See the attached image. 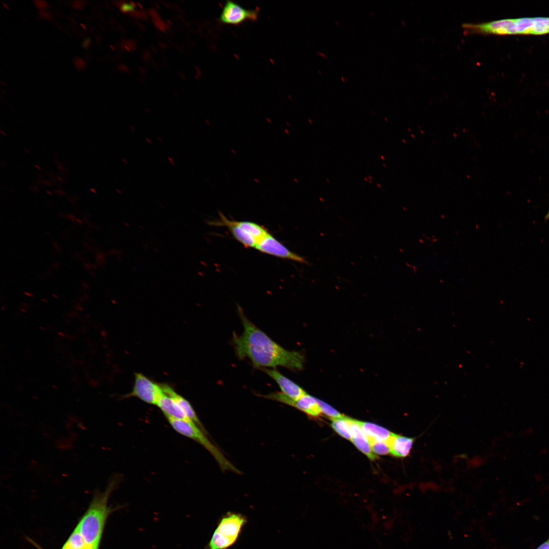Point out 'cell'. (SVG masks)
I'll return each mask as SVG.
<instances>
[{
  "label": "cell",
  "mask_w": 549,
  "mask_h": 549,
  "mask_svg": "<svg viewBox=\"0 0 549 549\" xmlns=\"http://www.w3.org/2000/svg\"><path fill=\"white\" fill-rule=\"evenodd\" d=\"M317 53H318V54L319 55H320V56H321L322 57H324V58H327V57H326V55H325V54L324 53H323V52H317Z\"/></svg>",
  "instance_id": "f546056e"
},
{
  "label": "cell",
  "mask_w": 549,
  "mask_h": 549,
  "mask_svg": "<svg viewBox=\"0 0 549 549\" xmlns=\"http://www.w3.org/2000/svg\"><path fill=\"white\" fill-rule=\"evenodd\" d=\"M119 480L118 476H114L104 491L95 492L88 510L76 527L89 549L98 548L106 518L110 512L108 500Z\"/></svg>",
  "instance_id": "7a4b0ae2"
},
{
  "label": "cell",
  "mask_w": 549,
  "mask_h": 549,
  "mask_svg": "<svg viewBox=\"0 0 549 549\" xmlns=\"http://www.w3.org/2000/svg\"><path fill=\"white\" fill-rule=\"evenodd\" d=\"M247 522L241 514L228 512L220 520L215 529L207 549H227L233 545Z\"/></svg>",
  "instance_id": "277c9868"
},
{
  "label": "cell",
  "mask_w": 549,
  "mask_h": 549,
  "mask_svg": "<svg viewBox=\"0 0 549 549\" xmlns=\"http://www.w3.org/2000/svg\"><path fill=\"white\" fill-rule=\"evenodd\" d=\"M346 416L332 419L331 426L340 436L348 440L352 439V435L349 423Z\"/></svg>",
  "instance_id": "e0dca14e"
},
{
  "label": "cell",
  "mask_w": 549,
  "mask_h": 549,
  "mask_svg": "<svg viewBox=\"0 0 549 549\" xmlns=\"http://www.w3.org/2000/svg\"><path fill=\"white\" fill-rule=\"evenodd\" d=\"M163 385L165 390L173 398L187 418L191 421L195 423L207 434V432L190 403L185 398L177 393L170 386L165 384H163Z\"/></svg>",
  "instance_id": "5bb4252c"
},
{
  "label": "cell",
  "mask_w": 549,
  "mask_h": 549,
  "mask_svg": "<svg viewBox=\"0 0 549 549\" xmlns=\"http://www.w3.org/2000/svg\"><path fill=\"white\" fill-rule=\"evenodd\" d=\"M549 540V539H548Z\"/></svg>",
  "instance_id": "74e56055"
},
{
  "label": "cell",
  "mask_w": 549,
  "mask_h": 549,
  "mask_svg": "<svg viewBox=\"0 0 549 549\" xmlns=\"http://www.w3.org/2000/svg\"><path fill=\"white\" fill-rule=\"evenodd\" d=\"M372 450L375 454L386 455L390 453L387 442L373 440H368Z\"/></svg>",
  "instance_id": "44dd1931"
},
{
  "label": "cell",
  "mask_w": 549,
  "mask_h": 549,
  "mask_svg": "<svg viewBox=\"0 0 549 549\" xmlns=\"http://www.w3.org/2000/svg\"><path fill=\"white\" fill-rule=\"evenodd\" d=\"M318 402L320 405L321 413L328 416L331 419H332L335 418H342L345 416L344 415H342L332 407L330 406V405L323 402L322 401L318 399Z\"/></svg>",
  "instance_id": "7402d4cb"
},
{
  "label": "cell",
  "mask_w": 549,
  "mask_h": 549,
  "mask_svg": "<svg viewBox=\"0 0 549 549\" xmlns=\"http://www.w3.org/2000/svg\"><path fill=\"white\" fill-rule=\"evenodd\" d=\"M161 385L162 393L156 406L160 408L166 418L179 419L194 423L187 418L173 398L167 392L163 384H161Z\"/></svg>",
  "instance_id": "30bf717a"
},
{
  "label": "cell",
  "mask_w": 549,
  "mask_h": 549,
  "mask_svg": "<svg viewBox=\"0 0 549 549\" xmlns=\"http://www.w3.org/2000/svg\"><path fill=\"white\" fill-rule=\"evenodd\" d=\"M341 79H342L343 80V81L344 82H345V80H344V78H343V77L341 76Z\"/></svg>",
  "instance_id": "d6a6232c"
},
{
  "label": "cell",
  "mask_w": 549,
  "mask_h": 549,
  "mask_svg": "<svg viewBox=\"0 0 549 549\" xmlns=\"http://www.w3.org/2000/svg\"><path fill=\"white\" fill-rule=\"evenodd\" d=\"M62 549H66V548L63 547Z\"/></svg>",
  "instance_id": "d590c367"
},
{
  "label": "cell",
  "mask_w": 549,
  "mask_h": 549,
  "mask_svg": "<svg viewBox=\"0 0 549 549\" xmlns=\"http://www.w3.org/2000/svg\"><path fill=\"white\" fill-rule=\"evenodd\" d=\"M221 224L226 227L236 240L247 248H255L257 242L247 232L237 225L234 220L228 219L224 215L220 214Z\"/></svg>",
  "instance_id": "4fadbf2b"
},
{
  "label": "cell",
  "mask_w": 549,
  "mask_h": 549,
  "mask_svg": "<svg viewBox=\"0 0 549 549\" xmlns=\"http://www.w3.org/2000/svg\"><path fill=\"white\" fill-rule=\"evenodd\" d=\"M64 548L66 549H87L84 539L77 528L72 533ZM89 549V548H88Z\"/></svg>",
  "instance_id": "ac0fdd59"
},
{
  "label": "cell",
  "mask_w": 549,
  "mask_h": 549,
  "mask_svg": "<svg viewBox=\"0 0 549 549\" xmlns=\"http://www.w3.org/2000/svg\"><path fill=\"white\" fill-rule=\"evenodd\" d=\"M357 422L368 440L387 442L393 434L387 429L372 423L358 420Z\"/></svg>",
  "instance_id": "9a60e30c"
},
{
  "label": "cell",
  "mask_w": 549,
  "mask_h": 549,
  "mask_svg": "<svg viewBox=\"0 0 549 549\" xmlns=\"http://www.w3.org/2000/svg\"><path fill=\"white\" fill-rule=\"evenodd\" d=\"M414 438L392 434L387 441L390 453L398 458L408 456L412 449Z\"/></svg>",
  "instance_id": "7c38bea8"
},
{
  "label": "cell",
  "mask_w": 549,
  "mask_h": 549,
  "mask_svg": "<svg viewBox=\"0 0 549 549\" xmlns=\"http://www.w3.org/2000/svg\"><path fill=\"white\" fill-rule=\"evenodd\" d=\"M87 549H88V548H87Z\"/></svg>",
  "instance_id": "8d00e7d4"
},
{
  "label": "cell",
  "mask_w": 549,
  "mask_h": 549,
  "mask_svg": "<svg viewBox=\"0 0 549 549\" xmlns=\"http://www.w3.org/2000/svg\"><path fill=\"white\" fill-rule=\"evenodd\" d=\"M234 222L237 225L249 233L255 239L257 244L269 233L264 227L254 222L234 220Z\"/></svg>",
  "instance_id": "2e32d148"
},
{
  "label": "cell",
  "mask_w": 549,
  "mask_h": 549,
  "mask_svg": "<svg viewBox=\"0 0 549 549\" xmlns=\"http://www.w3.org/2000/svg\"><path fill=\"white\" fill-rule=\"evenodd\" d=\"M161 384L152 381L141 373H135L134 384L132 391L125 398L136 397L148 404L157 405L161 396Z\"/></svg>",
  "instance_id": "5b68a950"
},
{
  "label": "cell",
  "mask_w": 549,
  "mask_h": 549,
  "mask_svg": "<svg viewBox=\"0 0 549 549\" xmlns=\"http://www.w3.org/2000/svg\"><path fill=\"white\" fill-rule=\"evenodd\" d=\"M255 248L262 253L275 257L308 263L303 257L288 250L270 233L260 241Z\"/></svg>",
  "instance_id": "ba28073f"
},
{
  "label": "cell",
  "mask_w": 549,
  "mask_h": 549,
  "mask_svg": "<svg viewBox=\"0 0 549 549\" xmlns=\"http://www.w3.org/2000/svg\"><path fill=\"white\" fill-rule=\"evenodd\" d=\"M336 23L338 25L339 24V22L337 21V20L336 21Z\"/></svg>",
  "instance_id": "e575fe53"
},
{
  "label": "cell",
  "mask_w": 549,
  "mask_h": 549,
  "mask_svg": "<svg viewBox=\"0 0 549 549\" xmlns=\"http://www.w3.org/2000/svg\"><path fill=\"white\" fill-rule=\"evenodd\" d=\"M171 427L178 434L188 437L203 446L215 458L223 471H230L236 473L240 471L232 464L222 452L207 437L206 433L195 423L185 420L167 418Z\"/></svg>",
  "instance_id": "3957f363"
},
{
  "label": "cell",
  "mask_w": 549,
  "mask_h": 549,
  "mask_svg": "<svg viewBox=\"0 0 549 549\" xmlns=\"http://www.w3.org/2000/svg\"><path fill=\"white\" fill-rule=\"evenodd\" d=\"M349 423L351 435V441L355 446L370 459L374 460L378 456L373 453L370 443L357 422V420L346 417Z\"/></svg>",
  "instance_id": "8fae6325"
},
{
  "label": "cell",
  "mask_w": 549,
  "mask_h": 549,
  "mask_svg": "<svg viewBox=\"0 0 549 549\" xmlns=\"http://www.w3.org/2000/svg\"><path fill=\"white\" fill-rule=\"evenodd\" d=\"M21 311H23V312H26V311H25V310H22V309H21Z\"/></svg>",
  "instance_id": "836d02e7"
},
{
  "label": "cell",
  "mask_w": 549,
  "mask_h": 549,
  "mask_svg": "<svg viewBox=\"0 0 549 549\" xmlns=\"http://www.w3.org/2000/svg\"><path fill=\"white\" fill-rule=\"evenodd\" d=\"M517 34L531 35L533 24V18H521L515 19Z\"/></svg>",
  "instance_id": "d6986e66"
},
{
  "label": "cell",
  "mask_w": 549,
  "mask_h": 549,
  "mask_svg": "<svg viewBox=\"0 0 549 549\" xmlns=\"http://www.w3.org/2000/svg\"><path fill=\"white\" fill-rule=\"evenodd\" d=\"M544 219H545V221H546L547 220H549V209H548V211H547V213H546V215L545 216Z\"/></svg>",
  "instance_id": "4dcf8cb0"
},
{
  "label": "cell",
  "mask_w": 549,
  "mask_h": 549,
  "mask_svg": "<svg viewBox=\"0 0 549 549\" xmlns=\"http://www.w3.org/2000/svg\"><path fill=\"white\" fill-rule=\"evenodd\" d=\"M120 10L123 13H130L135 10V7L130 3H123L119 6Z\"/></svg>",
  "instance_id": "603a6c76"
},
{
  "label": "cell",
  "mask_w": 549,
  "mask_h": 549,
  "mask_svg": "<svg viewBox=\"0 0 549 549\" xmlns=\"http://www.w3.org/2000/svg\"><path fill=\"white\" fill-rule=\"evenodd\" d=\"M465 33L471 34L516 35L515 19H505L480 23H464Z\"/></svg>",
  "instance_id": "8992f818"
},
{
  "label": "cell",
  "mask_w": 549,
  "mask_h": 549,
  "mask_svg": "<svg viewBox=\"0 0 549 549\" xmlns=\"http://www.w3.org/2000/svg\"><path fill=\"white\" fill-rule=\"evenodd\" d=\"M40 15L41 16V17L48 19H50L51 18V14L44 11H40Z\"/></svg>",
  "instance_id": "4316f807"
},
{
  "label": "cell",
  "mask_w": 549,
  "mask_h": 549,
  "mask_svg": "<svg viewBox=\"0 0 549 549\" xmlns=\"http://www.w3.org/2000/svg\"><path fill=\"white\" fill-rule=\"evenodd\" d=\"M536 549H549V540L542 543Z\"/></svg>",
  "instance_id": "f1b7e54d"
},
{
  "label": "cell",
  "mask_w": 549,
  "mask_h": 549,
  "mask_svg": "<svg viewBox=\"0 0 549 549\" xmlns=\"http://www.w3.org/2000/svg\"><path fill=\"white\" fill-rule=\"evenodd\" d=\"M58 334H59V335H60V336H63V337H64V334H63V333H62V332H58Z\"/></svg>",
  "instance_id": "1f68e13d"
},
{
  "label": "cell",
  "mask_w": 549,
  "mask_h": 549,
  "mask_svg": "<svg viewBox=\"0 0 549 549\" xmlns=\"http://www.w3.org/2000/svg\"><path fill=\"white\" fill-rule=\"evenodd\" d=\"M74 63L76 68L79 70L83 69L86 65L84 60L78 57L74 59Z\"/></svg>",
  "instance_id": "cb8c5ba5"
},
{
  "label": "cell",
  "mask_w": 549,
  "mask_h": 549,
  "mask_svg": "<svg viewBox=\"0 0 549 549\" xmlns=\"http://www.w3.org/2000/svg\"><path fill=\"white\" fill-rule=\"evenodd\" d=\"M268 375L278 384L281 392L289 398L297 400L306 393V392L298 384L284 376L276 369H259Z\"/></svg>",
  "instance_id": "9c48e42d"
},
{
  "label": "cell",
  "mask_w": 549,
  "mask_h": 549,
  "mask_svg": "<svg viewBox=\"0 0 549 549\" xmlns=\"http://www.w3.org/2000/svg\"><path fill=\"white\" fill-rule=\"evenodd\" d=\"M90 42L91 39L90 38H86L82 44V47L85 49L87 48L89 46Z\"/></svg>",
  "instance_id": "83f0119b"
},
{
  "label": "cell",
  "mask_w": 549,
  "mask_h": 549,
  "mask_svg": "<svg viewBox=\"0 0 549 549\" xmlns=\"http://www.w3.org/2000/svg\"><path fill=\"white\" fill-rule=\"evenodd\" d=\"M238 313L243 330L239 336L234 333L232 340L236 355L240 359L249 358L258 369L282 367L297 371L303 368V355L298 351L287 350L272 340L247 318L239 306Z\"/></svg>",
  "instance_id": "6da1fadb"
},
{
  "label": "cell",
  "mask_w": 549,
  "mask_h": 549,
  "mask_svg": "<svg viewBox=\"0 0 549 549\" xmlns=\"http://www.w3.org/2000/svg\"><path fill=\"white\" fill-rule=\"evenodd\" d=\"M259 12L258 9H247L234 1L227 0L222 8L219 20L224 24L238 25L247 21H256Z\"/></svg>",
  "instance_id": "52a82bcc"
},
{
  "label": "cell",
  "mask_w": 549,
  "mask_h": 549,
  "mask_svg": "<svg viewBox=\"0 0 549 549\" xmlns=\"http://www.w3.org/2000/svg\"><path fill=\"white\" fill-rule=\"evenodd\" d=\"M34 2L38 9H44L48 7L47 3L44 1L36 0Z\"/></svg>",
  "instance_id": "d4e9b609"
},
{
  "label": "cell",
  "mask_w": 549,
  "mask_h": 549,
  "mask_svg": "<svg viewBox=\"0 0 549 549\" xmlns=\"http://www.w3.org/2000/svg\"><path fill=\"white\" fill-rule=\"evenodd\" d=\"M84 3L85 2L83 1H74L72 5L75 9H81L84 5Z\"/></svg>",
  "instance_id": "484cf974"
},
{
  "label": "cell",
  "mask_w": 549,
  "mask_h": 549,
  "mask_svg": "<svg viewBox=\"0 0 549 549\" xmlns=\"http://www.w3.org/2000/svg\"><path fill=\"white\" fill-rule=\"evenodd\" d=\"M531 35H541L549 33V17H534Z\"/></svg>",
  "instance_id": "ffe728a7"
}]
</instances>
